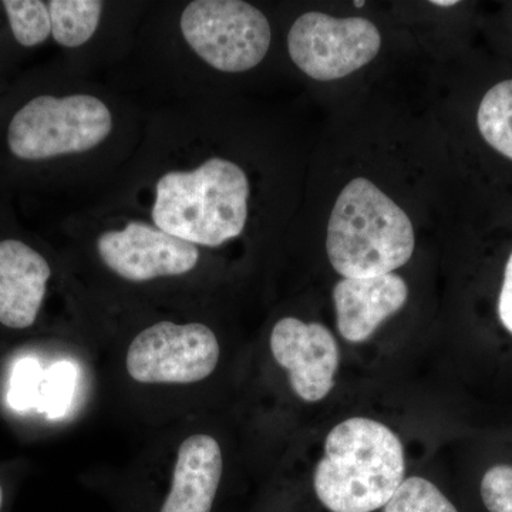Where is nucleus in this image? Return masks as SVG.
<instances>
[{"label": "nucleus", "mask_w": 512, "mask_h": 512, "mask_svg": "<svg viewBox=\"0 0 512 512\" xmlns=\"http://www.w3.org/2000/svg\"><path fill=\"white\" fill-rule=\"evenodd\" d=\"M249 194L248 175L238 164L211 157L191 170H171L158 178L151 221L195 247H221L244 232Z\"/></svg>", "instance_id": "f257e3e1"}, {"label": "nucleus", "mask_w": 512, "mask_h": 512, "mask_svg": "<svg viewBox=\"0 0 512 512\" xmlns=\"http://www.w3.org/2000/svg\"><path fill=\"white\" fill-rule=\"evenodd\" d=\"M404 474L399 436L379 421L353 417L330 431L313 488L329 512H376L389 503Z\"/></svg>", "instance_id": "f03ea898"}, {"label": "nucleus", "mask_w": 512, "mask_h": 512, "mask_svg": "<svg viewBox=\"0 0 512 512\" xmlns=\"http://www.w3.org/2000/svg\"><path fill=\"white\" fill-rule=\"evenodd\" d=\"M406 212L372 181L359 177L340 192L328 225L330 264L348 279L392 274L414 251Z\"/></svg>", "instance_id": "7ed1b4c3"}, {"label": "nucleus", "mask_w": 512, "mask_h": 512, "mask_svg": "<svg viewBox=\"0 0 512 512\" xmlns=\"http://www.w3.org/2000/svg\"><path fill=\"white\" fill-rule=\"evenodd\" d=\"M181 33L192 52L224 73L254 69L269 52V20L241 0H195L181 13Z\"/></svg>", "instance_id": "20e7f679"}, {"label": "nucleus", "mask_w": 512, "mask_h": 512, "mask_svg": "<svg viewBox=\"0 0 512 512\" xmlns=\"http://www.w3.org/2000/svg\"><path fill=\"white\" fill-rule=\"evenodd\" d=\"M220 355L217 335L204 323L161 320L131 340L126 370L141 384H192L215 372Z\"/></svg>", "instance_id": "39448f33"}, {"label": "nucleus", "mask_w": 512, "mask_h": 512, "mask_svg": "<svg viewBox=\"0 0 512 512\" xmlns=\"http://www.w3.org/2000/svg\"><path fill=\"white\" fill-rule=\"evenodd\" d=\"M382 36L365 18H333L309 12L288 33L292 62L318 82H332L357 72L379 55Z\"/></svg>", "instance_id": "423d86ee"}, {"label": "nucleus", "mask_w": 512, "mask_h": 512, "mask_svg": "<svg viewBox=\"0 0 512 512\" xmlns=\"http://www.w3.org/2000/svg\"><path fill=\"white\" fill-rule=\"evenodd\" d=\"M96 251L110 272L134 284L191 274L201 259L200 248L143 221L101 232Z\"/></svg>", "instance_id": "0eeeda50"}, {"label": "nucleus", "mask_w": 512, "mask_h": 512, "mask_svg": "<svg viewBox=\"0 0 512 512\" xmlns=\"http://www.w3.org/2000/svg\"><path fill=\"white\" fill-rule=\"evenodd\" d=\"M271 352L276 363L288 370L293 393L305 402H320L332 392L339 346L322 323L292 316L279 320L272 329Z\"/></svg>", "instance_id": "6e6552de"}, {"label": "nucleus", "mask_w": 512, "mask_h": 512, "mask_svg": "<svg viewBox=\"0 0 512 512\" xmlns=\"http://www.w3.org/2000/svg\"><path fill=\"white\" fill-rule=\"evenodd\" d=\"M47 256L29 239L0 234V326L28 330L36 325L52 281Z\"/></svg>", "instance_id": "1a4fd4ad"}, {"label": "nucleus", "mask_w": 512, "mask_h": 512, "mask_svg": "<svg viewBox=\"0 0 512 512\" xmlns=\"http://www.w3.org/2000/svg\"><path fill=\"white\" fill-rule=\"evenodd\" d=\"M332 296L340 335L348 342L362 343L406 305L409 286L394 274L345 278L335 285Z\"/></svg>", "instance_id": "9d476101"}, {"label": "nucleus", "mask_w": 512, "mask_h": 512, "mask_svg": "<svg viewBox=\"0 0 512 512\" xmlns=\"http://www.w3.org/2000/svg\"><path fill=\"white\" fill-rule=\"evenodd\" d=\"M52 39L66 49L86 45L99 29L104 3L99 0H50Z\"/></svg>", "instance_id": "9b49d317"}, {"label": "nucleus", "mask_w": 512, "mask_h": 512, "mask_svg": "<svg viewBox=\"0 0 512 512\" xmlns=\"http://www.w3.org/2000/svg\"><path fill=\"white\" fill-rule=\"evenodd\" d=\"M478 130L498 153L512 160V80L491 87L477 113Z\"/></svg>", "instance_id": "f8f14e48"}, {"label": "nucleus", "mask_w": 512, "mask_h": 512, "mask_svg": "<svg viewBox=\"0 0 512 512\" xmlns=\"http://www.w3.org/2000/svg\"><path fill=\"white\" fill-rule=\"evenodd\" d=\"M13 42L23 50L37 49L52 37L49 6L43 0L0 2Z\"/></svg>", "instance_id": "ddd939ff"}, {"label": "nucleus", "mask_w": 512, "mask_h": 512, "mask_svg": "<svg viewBox=\"0 0 512 512\" xmlns=\"http://www.w3.org/2000/svg\"><path fill=\"white\" fill-rule=\"evenodd\" d=\"M382 512H458L437 485L423 477L404 478Z\"/></svg>", "instance_id": "4468645a"}, {"label": "nucleus", "mask_w": 512, "mask_h": 512, "mask_svg": "<svg viewBox=\"0 0 512 512\" xmlns=\"http://www.w3.org/2000/svg\"><path fill=\"white\" fill-rule=\"evenodd\" d=\"M480 494L488 512H512V466L491 467L481 481Z\"/></svg>", "instance_id": "2eb2a0df"}, {"label": "nucleus", "mask_w": 512, "mask_h": 512, "mask_svg": "<svg viewBox=\"0 0 512 512\" xmlns=\"http://www.w3.org/2000/svg\"><path fill=\"white\" fill-rule=\"evenodd\" d=\"M498 316L504 328L512 335V254L505 266L503 288L498 299Z\"/></svg>", "instance_id": "dca6fc26"}, {"label": "nucleus", "mask_w": 512, "mask_h": 512, "mask_svg": "<svg viewBox=\"0 0 512 512\" xmlns=\"http://www.w3.org/2000/svg\"><path fill=\"white\" fill-rule=\"evenodd\" d=\"M6 507H8V493L5 485L0 481V512H6Z\"/></svg>", "instance_id": "f3484780"}, {"label": "nucleus", "mask_w": 512, "mask_h": 512, "mask_svg": "<svg viewBox=\"0 0 512 512\" xmlns=\"http://www.w3.org/2000/svg\"><path fill=\"white\" fill-rule=\"evenodd\" d=\"M431 5L439 6V8H451V6L458 5L457 0H433Z\"/></svg>", "instance_id": "a211bd4d"}, {"label": "nucleus", "mask_w": 512, "mask_h": 512, "mask_svg": "<svg viewBox=\"0 0 512 512\" xmlns=\"http://www.w3.org/2000/svg\"><path fill=\"white\" fill-rule=\"evenodd\" d=\"M353 5H355L356 8H362V6H365L366 3L365 2H355V3H353Z\"/></svg>", "instance_id": "6ab92c4d"}]
</instances>
